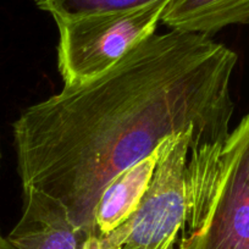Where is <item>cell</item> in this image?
I'll list each match as a JSON object with an SVG mask.
<instances>
[{
    "mask_svg": "<svg viewBox=\"0 0 249 249\" xmlns=\"http://www.w3.org/2000/svg\"><path fill=\"white\" fill-rule=\"evenodd\" d=\"M237 61L210 36L170 30L102 75L64 86L14 122L22 188L59 200L78 229L98 237L94 214L107 184L166 140L191 132L198 152L190 160L221 158Z\"/></svg>",
    "mask_w": 249,
    "mask_h": 249,
    "instance_id": "6da1fadb",
    "label": "cell"
},
{
    "mask_svg": "<svg viewBox=\"0 0 249 249\" xmlns=\"http://www.w3.org/2000/svg\"><path fill=\"white\" fill-rule=\"evenodd\" d=\"M169 141L170 138L152 154L122 171L107 184L94 214L98 237L114 231L137 210Z\"/></svg>",
    "mask_w": 249,
    "mask_h": 249,
    "instance_id": "8992f818",
    "label": "cell"
},
{
    "mask_svg": "<svg viewBox=\"0 0 249 249\" xmlns=\"http://www.w3.org/2000/svg\"><path fill=\"white\" fill-rule=\"evenodd\" d=\"M186 249H249V111L230 133L207 214Z\"/></svg>",
    "mask_w": 249,
    "mask_h": 249,
    "instance_id": "277c9868",
    "label": "cell"
},
{
    "mask_svg": "<svg viewBox=\"0 0 249 249\" xmlns=\"http://www.w3.org/2000/svg\"><path fill=\"white\" fill-rule=\"evenodd\" d=\"M161 22L170 30L212 37L229 26L249 23V0H170Z\"/></svg>",
    "mask_w": 249,
    "mask_h": 249,
    "instance_id": "52a82bcc",
    "label": "cell"
},
{
    "mask_svg": "<svg viewBox=\"0 0 249 249\" xmlns=\"http://www.w3.org/2000/svg\"><path fill=\"white\" fill-rule=\"evenodd\" d=\"M159 0H36L39 10L50 14L55 22L98 14L128 11Z\"/></svg>",
    "mask_w": 249,
    "mask_h": 249,
    "instance_id": "ba28073f",
    "label": "cell"
},
{
    "mask_svg": "<svg viewBox=\"0 0 249 249\" xmlns=\"http://www.w3.org/2000/svg\"><path fill=\"white\" fill-rule=\"evenodd\" d=\"M170 0L128 11L98 14L56 22L57 69L64 86L86 82L111 69L155 33Z\"/></svg>",
    "mask_w": 249,
    "mask_h": 249,
    "instance_id": "3957f363",
    "label": "cell"
},
{
    "mask_svg": "<svg viewBox=\"0 0 249 249\" xmlns=\"http://www.w3.org/2000/svg\"><path fill=\"white\" fill-rule=\"evenodd\" d=\"M22 190V215L8 236L18 249H89L98 238L78 229L59 200L31 187Z\"/></svg>",
    "mask_w": 249,
    "mask_h": 249,
    "instance_id": "5b68a950",
    "label": "cell"
},
{
    "mask_svg": "<svg viewBox=\"0 0 249 249\" xmlns=\"http://www.w3.org/2000/svg\"><path fill=\"white\" fill-rule=\"evenodd\" d=\"M197 152L193 133L170 138L140 207L92 248L186 249L193 237L188 158Z\"/></svg>",
    "mask_w": 249,
    "mask_h": 249,
    "instance_id": "7a4b0ae2",
    "label": "cell"
},
{
    "mask_svg": "<svg viewBox=\"0 0 249 249\" xmlns=\"http://www.w3.org/2000/svg\"><path fill=\"white\" fill-rule=\"evenodd\" d=\"M0 249H18L8 239V237H4L0 232Z\"/></svg>",
    "mask_w": 249,
    "mask_h": 249,
    "instance_id": "9c48e42d",
    "label": "cell"
}]
</instances>
